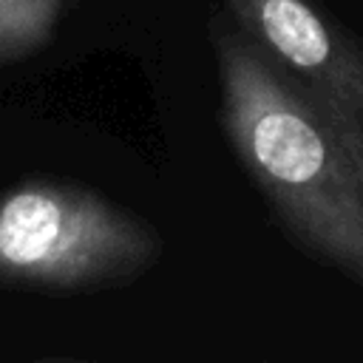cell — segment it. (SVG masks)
<instances>
[{"mask_svg": "<svg viewBox=\"0 0 363 363\" xmlns=\"http://www.w3.org/2000/svg\"><path fill=\"white\" fill-rule=\"evenodd\" d=\"M68 0H0V65L40 51Z\"/></svg>", "mask_w": 363, "mask_h": 363, "instance_id": "277c9868", "label": "cell"}, {"mask_svg": "<svg viewBox=\"0 0 363 363\" xmlns=\"http://www.w3.org/2000/svg\"><path fill=\"white\" fill-rule=\"evenodd\" d=\"M221 125L284 230L363 284V122L269 62L241 28L218 34Z\"/></svg>", "mask_w": 363, "mask_h": 363, "instance_id": "6da1fadb", "label": "cell"}, {"mask_svg": "<svg viewBox=\"0 0 363 363\" xmlns=\"http://www.w3.org/2000/svg\"><path fill=\"white\" fill-rule=\"evenodd\" d=\"M156 233L99 193L28 179L0 199V284L43 292L136 278L159 255Z\"/></svg>", "mask_w": 363, "mask_h": 363, "instance_id": "7a4b0ae2", "label": "cell"}, {"mask_svg": "<svg viewBox=\"0 0 363 363\" xmlns=\"http://www.w3.org/2000/svg\"><path fill=\"white\" fill-rule=\"evenodd\" d=\"M244 37L292 79L363 122V45L309 0H227Z\"/></svg>", "mask_w": 363, "mask_h": 363, "instance_id": "3957f363", "label": "cell"}]
</instances>
